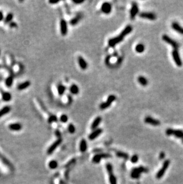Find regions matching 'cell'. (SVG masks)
Returning <instances> with one entry per match:
<instances>
[{
	"instance_id": "obj_1",
	"label": "cell",
	"mask_w": 183,
	"mask_h": 184,
	"mask_svg": "<svg viewBox=\"0 0 183 184\" xmlns=\"http://www.w3.org/2000/svg\"><path fill=\"white\" fill-rule=\"evenodd\" d=\"M133 31V27L130 25H128L125 28L123 29V31L121 32L120 35L116 36V37H114L113 38L110 39L108 41V45L110 47H114L115 45L121 42V41H123L124 38L129 35V33Z\"/></svg>"
},
{
	"instance_id": "obj_2",
	"label": "cell",
	"mask_w": 183,
	"mask_h": 184,
	"mask_svg": "<svg viewBox=\"0 0 183 184\" xmlns=\"http://www.w3.org/2000/svg\"><path fill=\"white\" fill-rule=\"evenodd\" d=\"M116 100V96L114 95H109V96L107 98V100L106 101L104 102V103H101L100 104V109L101 110H105L106 109H108L109 107L111 106V105L112 104V103Z\"/></svg>"
},
{
	"instance_id": "obj_3",
	"label": "cell",
	"mask_w": 183,
	"mask_h": 184,
	"mask_svg": "<svg viewBox=\"0 0 183 184\" xmlns=\"http://www.w3.org/2000/svg\"><path fill=\"white\" fill-rule=\"evenodd\" d=\"M170 164V161L169 160H166L163 163V166H162V168L159 171V172H158L157 174H156V178L157 179H161L162 176H163V175L165 173V171L168 168Z\"/></svg>"
},
{
	"instance_id": "obj_4",
	"label": "cell",
	"mask_w": 183,
	"mask_h": 184,
	"mask_svg": "<svg viewBox=\"0 0 183 184\" xmlns=\"http://www.w3.org/2000/svg\"><path fill=\"white\" fill-rule=\"evenodd\" d=\"M162 40L164 41L165 42H166L167 44L171 45L172 47L174 48V49H178V47H179V44H178V42L177 41H175V40L172 39V38L170 37L169 36H168L167 35H162Z\"/></svg>"
},
{
	"instance_id": "obj_5",
	"label": "cell",
	"mask_w": 183,
	"mask_h": 184,
	"mask_svg": "<svg viewBox=\"0 0 183 184\" xmlns=\"http://www.w3.org/2000/svg\"><path fill=\"white\" fill-rule=\"evenodd\" d=\"M172 57H173L174 60L175 64L179 67L182 66V65H183V62H182L181 59L180 58V56H179L178 49H174L172 52Z\"/></svg>"
},
{
	"instance_id": "obj_6",
	"label": "cell",
	"mask_w": 183,
	"mask_h": 184,
	"mask_svg": "<svg viewBox=\"0 0 183 184\" xmlns=\"http://www.w3.org/2000/svg\"><path fill=\"white\" fill-rule=\"evenodd\" d=\"M139 16L141 18L150 20H155L156 19V14L151 12H141L139 13Z\"/></svg>"
},
{
	"instance_id": "obj_7",
	"label": "cell",
	"mask_w": 183,
	"mask_h": 184,
	"mask_svg": "<svg viewBox=\"0 0 183 184\" xmlns=\"http://www.w3.org/2000/svg\"><path fill=\"white\" fill-rule=\"evenodd\" d=\"M60 31L62 36H66L68 32L67 23L64 19H61L60 21Z\"/></svg>"
},
{
	"instance_id": "obj_8",
	"label": "cell",
	"mask_w": 183,
	"mask_h": 184,
	"mask_svg": "<svg viewBox=\"0 0 183 184\" xmlns=\"http://www.w3.org/2000/svg\"><path fill=\"white\" fill-rule=\"evenodd\" d=\"M139 7L137 5V3H133L132 7L130 10V18L131 20H134L136 18V16L139 13Z\"/></svg>"
},
{
	"instance_id": "obj_9",
	"label": "cell",
	"mask_w": 183,
	"mask_h": 184,
	"mask_svg": "<svg viewBox=\"0 0 183 184\" xmlns=\"http://www.w3.org/2000/svg\"><path fill=\"white\" fill-rule=\"evenodd\" d=\"M145 122L155 126H159L161 125V122H160L159 120L154 119L150 116H147L145 118Z\"/></svg>"
},
{
	"instance_id": "obj_10",
	"label": "cell",
	"mask_w": 183,
	"mask_h": 184,
	"mask_svg": "<svg viewBox=\"0 0 183 184\" xmlns=\"http://www.w3.org/2000/svg\"><path fill=\"white\" fill-rule=\"evenodd\" d=\"M111 157V156L110 154H96V156H95L94 157H93L92 161H93V163H99L102 158H110Z\"/></svg>"
},
{
	"instance_id": "obj_11",
	"label": "cell",
	"mask_w": 183,
	"mask_h": 184,
	"mask_svg": "<svg viewBox=\"0 0 183 184\" xmlns=\"http://www.w3.org/2000/svg\"><path fill=\"white\" fill-rule=\"evenodd\" d=\"M61 142H62V140H61V138L58 139L57 141H55V142H54V143L52 144L50 147H49L48 149L47 150L48 154H51L55 151V149L57 148V147L61 144Z\"/></svg>"
},
{
	"instance_id": "obj_12",
	"label": "cell",
	"mask_w": 183,
	"mask_h": 184,
	"mask_svg": "<svg viewBox=\"0 0 183 184\" xmlns=\"http://www.w3.org/2000/svg\"><path fill=\"white\" fill-rule=\"evenodd\" d=\"M100 10L102 11L104 13L106 14H109L112 11V5L109 3H107V2H105L102 5L101 8H100Z\"/></svg>"
},
{
	"instance_id": "obj_13",
	"label": "cell",
	"mask_w": 183,
	"mask_h": 184,
	"mask_svg": "<svg viewBox=\"0 0 183 184\" xmlns=\"http://www.w3.org/2000/svg\"><path fill=\"white\" fill-rule=\"evenodd\" d=\"M102 132V129L100 128L96 129L92 133H91L89 136V139L90 140H93L99 136Z\"/></svg>"
},
{
	"instance_id": "obj_14",
	"label": "cell",
	"mask_w": 183,
	"mask_h": 184,
	"mask_svg": "<svg viewBox=\"0 0 183 184\" xmlns=\"http://www.w3.org/2000/svg\"><path fill=\"white\" fill-rule=\"evenodd\" d=\"M78 63L79 66L82 70H86L88 67V64L86 61L82 57L79 56L78 57Z\"/></svg>"
},
{
	"instance_id": "obj_15",
	"label": "cell",
	"mask_w": 183,
	"mask_h": 184,
	"mask_svg": "<svg viewBox=\"0 0 183 184\" xmlns=\"http://www.w3.org/2000/svg\"><path fill=\"white\" fill-rule=\"evenodd\" d=\"M171 27L176 32H178L181 35H183V27H181L177 22H174L172 23V25H171Z\"/></svg>"
},
{
	"instance_id": "obj_16",
	"label": "cell",
	"mask_w": 183,
	"mask_h": 184,
	"mask_svg": "<svg viewBox=\"0 0 183 184\" xmlns=\"http://www.w3.org/2000/svg\"><path fill=\"white\" fill-rule=\"evenodd\" d=\"M8 128L13 131H19L22 129V125L19 123H14L10 124L8 126Z\"/></svg>"
},
{
	"instance_id": "obj_17",
	"label": "cell",
	"mask_w": 183,
	"mask_h": 184,
	"mask_svg": "<svg viewBox=\"0 0 183 184\" xmlns=\"http://www.w3.org/2000/svg\"><path fill=\"white\" fill-rule=\"evenodd\" d=\"M0 160L2 161V162H3V163H4L5 165H6L7 166L10 170H12V171H13L14 167H13V166H12V164H11V163H10V162H9V161L7 159V158H5V157H4V156H3V155L1 154H0Z\"/></svg>"
},
{
	"instance_id": "obj_18",
	"label": "cell",
	"mask_w": 183,
	"mask_h": 184,
	"mask_svg": "<svg viewBox=\"0 0 183 184\" xmlns=\"http://www.w3.org/2000/svg\"><path fill=\"white\" fill-rule=\"evenodd\" d=\"M102 122V118L100 116H98L97 118H95L93 122H92V124L91 125V129L92 130L96 129L98 126L100 124V123Z\"/></svg>"
},
{
	"instance_id": "obj_19",
	"label": "cell",
	"mask_w": 183,
	"mask_h": 184,
	"mask_svg": "<svg viewBox=\"0 0 183 184\" xmlns=\"http://www.w3.org/2000/svg\"><path fill=\"white\" fill-rule=\"evenodd\" d=\"M31 85V82L29 80H26V81L24 82L21 83L20 84H19L17 87V89L19 91H22L23 89H26L28 87H29Z\"/></svg>"
},
{
	"instance_id": "obj_20",
	"label": "cell",
	"mask_w": 183,
	"mask_h": 184,
	"mask_svg": "<svg viewBox=\"0 0 183 184\" xmlns=\"http://www.w3.org/2000/svg\"><path fill=\"white\" fill-rule=\"evenodd\" d=\"M11 110V108L8 105H7V106L4 107L3 108H2L1 110H0V118L4 116V115L7 114Z\"/></svg>"
},
{
	"instance_id": "obj_21",
	"label": "cell",
	"mask_w": 183,
	"mask_h": 184,
	"mask_svg": "<svg viewBox=\"0 0 183 184\" xmlns=\"http://www.w3.org/2000/svg\"><path fill=\"white\" fill-rule=\"evenodd\" d=\"M137 81L143 87H146L148 84V80L145 77L143 76H140L137 78Z\"/></svg>"
},
{
	"instance_id": "obj_22",
	"label": "cell",
	"mask_w": 183,
	"mask_h": 184,
	"mask_svg": "<svg viewBox=\"0 0 183 184\" xmlns=\"http://www.w3.org/2000/svg\"><path fill=\"white\" fill-rule=\"evenodd\" d=\"M70 92L73 95H76L79 93V88L75 84H72L70 87Z\"/></svg>"
},
{
	"instance_id": "obj_23",
	"label": "cell",
	"mask_w": 183,
	"mask_h": 184,
	"mask_svg": "<svg viewBox=\"0 0 183 184\" xmlns=\"http://www.w3.org/2000/svg\"><path fill=\"white\" fill-rule=\"evenodd\" d=\"M11 98H12L11 94L10 92H3V94H2V99L4 101H10V100H11Z\"/></svg>"
},
{
	"instance_id": "obj_24",
	"label": "cell",
	"mask_w": 183,
	"mask_h": 184,
	"mask_svg": "<svg viewBox=\"0 0 183 184\" xmlns=\"http://www.w3.org/2000/svg\"><path fill=\"white\" fill-rule=\"evenodd\" d=\"M140 174H141V172L139 171V168H134L132 170L131 176L133 178L137 179V178H139L140 177Z\"/></svg>"
},
{
	"instance_id": "obj_25",
	"label": "cell",
	"mask_w": 183,
	"mask_h": 184,
	"mask_svg": "<svg viewBox=\"0 0 183 184\" xmlns=\"http://www.w3.org/2000/svg\"><path fill=\"white\" fill-rule=\"evenodd\" d=\"M81 19H82V16L80 14L77 15V16H75V18H74L70 20V25H72V26H75V25H76L79 22L80 20H81Z\"/></svg>"
},
{
	"instance_id": "obj_26",
	"label": "cell",
	"mask_w": 183,
	"mask_h": 184,
	"mask_svg": "<svg viewBox=\"0 0 183 184\" xmlns=\"http://www.w3.org/2000/svg\"><path fill=\"white\" fill-rule=\"evenodd\" d=\"M135 50L138 53H142L145 50V46L143 44H139L135 47Z\"/></svg>"
},
{
	"instance_id": "obj_27",
	"label": "cell",
	"mask_w": 183,
	"mask_h": 184,
	"mask_svg": "<svg viewBox=\"0 0 183 184\" xmlns=\"http://www.w3.org/2000/svg\"><path fill=\"white\" fill-rule=\"evenodd\" d=\"M87 147V142L85 140H82L80 141V149L82 153H84L86 151Z\"/></svg>"
},
{
	"instance_id": "obj_28",
	"label": "cell",
	"mask_w": 183,
	"mask_h": 184,
	"mask_svg": "<svg viewBox=\"0 0 183 184\" xmlns=\"http://www.w3.org/2000/svg\"><path fill=\"white\" fill-rule=\"evenodd\" d=\"M172 135H174L175 137L183 139V131L181 130H172Z\"/></svg>"
},
{
	"instance_id": "obj_29",
	"label": "cell",
	"mask_w": 183,
	"mask_h": 184,
	"mask_svg": "<svg viewBox=\"0 0 183 184\" xmlns=\"http://www.w3.org/2000/svg\"><path fill=\"white\" fill-rule=\"evenodd\" d=\"M66 90V88L64 85L62 84L58 85L57 87V91H58V93L59 95H62L65 93V91Z\"/></svg>"
},
{
	"instance_id": "obj_30",
	"label": "cell",
	"mask_w": 183,
	"mask_h": 184,
	"mask_svg": "<svg viewBox=\"0 0 183 184\" xmlns=\"http://www.w3.org/2000/svg\"><path fill=\"white\" fill-rule=\"evenodd\" d=\"M14 18V15L12 13H9L6 16V17L5 18V19H4V23L6 24L10 23L12 22V19Z\"/></svg>"
},
{
	"instance_id": "obj_31",
	"label": "cell",
	"mask_w": 183,
	"mask_h": 184,
	"mask_svg": "<svg viewBox=\"0 0 183 184\" xmlns=\"http://www.w3.org/2000/svg\"><path fill=\"white\" fill-rule=\"evenodd\" d=\"M12 83H13V77L12 76H10L8 77L5 80V85L7 87H11Z\"/></svg>"
},
{
	"instance_id": "obj_32",
	"label": "cell",
	"mask_w": 183,
	"mask_h": 184,
	"mask_svg": "<svg viewBox=\"0 0 183 184\" xmlns=\"http://www.w3.org/2000/svg\"><path fill=\"white\" fill-rule=\"evenodd\" d=\"M116 154L118 157L123 158L125 160L128 159V158H129V156L128 154L125 153H124V152H121V151H118V152L116 153Z\"/></svg>"
},
{
	"instance_id": "obj_33",
	"label": "cell",
	"mask_w": 183,
	"mask_h": 184,
	"mask_svg": "<svg viewBox=\"0 0 183 184\" xmlns=\"http://www.w3.org/2000/svg\"><path fill=\"white\" fill-rule=\"evenodd\" d=\"M58 166V163L57 162V161L55 160H51V162L49 163V167L51 169H56Z\"/></svg>"
},
{
	"instance_id": "obj_34",
	"label": "cell",
	"mask_w": 183,
	"mask_h": 184,
	"mask_svg": "<svg viewBox=\"0 0 183 184\" xmlns=\"http://www.w3.org/2000/svg\"><path fill=\"white\" fill-rule=\"evenodd\" d=\"M109 182L110 184H116V179L114 174L109 175Z\"/></svg>"
},
{
	"instance_id": "obj_35",
	"label": "cell",
	"mask_w": 183,
	"mask_h": 184,
	"mask_svg": "<svg viewBox=\"0 0 183 184\" xmlns=\"http://www.w3.org/2000/svg\"><path fill=\"white\" fill-rule=\"evenodd\" d=\"M106 169H107V171H108V174H109V175L113 174V168H112V166L111 164H109V163H108V164H106Z\"/></svg>"
},
{
	"instance_id": "obj_36",
	"label": "cell",
	"mask_w": 183,
	"mask_h": 184,
	"mask_svg": "<svg viewBox=\"0 0 183 184\" xmlns=\"http://www.w3.org/2000/svg\"><path fill=\"white\" fill-rule=\"evenodd\" d=\"M58 119H57V116H55V115H51L50 116V118L48 119V122L50 123H51L52 122H55L57 121Z\"/></svg>"
},
{
	"instance_id": "obj_37",
	"label": "cell",
	"mask_w": 183,
	"mask_h": 184,
	"mask_svg": "<svg viewBox=\"0 0 183 184\" xmlns=\"http://www.w3.org/2000/svg\"><path fill=\"white\" fill-rule=\"evenodd\" d=\"M68 132H69L70 133H74V132H75V126H74L72 123H70L68 126Z\"/></svg>"
},
{
	"instance_id": "obj_38",
	"label": "cell",
	"mask_w": 183,
	"mask_h": 184,
	"mask_svg": "<svg viewBox=\"0 0 183 184\" xmlns=\"http://www.w3.org/2000/svg\"><path fill=\"white\" fill-rule=\"evenodd\" d=\"M68 118L66 114H62L60 117V121L62 123H66L68 121Z\"/></svg>"
},
{
	"instance_id": "obj_39",
	"label": "cell",
	"mask_w": 183,
	"mask_h": 184,
	"mask_svg": "<svg viewBox=\"0 0 183 184\" xmlns=\"http://www.w3.org/2000/svg\"><path fill=\"white\" fill-rule=\"evenodd\" d=\"M138 160H139V157H138V156H137V155H136V154L133 155V156L131 157V162H132L133 163H136Z\"/></svg>"
},
{
	"instance_id": "obj_40",
	"label": "cell",
	"mask_w": 183,
	"mask_h": 184,
	"mask_svg": "<svg viewBox=\"0 0 183 184\" xmlns=\"http://www.w3.org/2000/svg\"><path fill=\"white\" fill-rule=\"evenodd\" d=\"M9 26H10V27H12V28H13V27H16L17 26V23H16V22H11V23H9Z\"/></svg>"
},
{
	"instance_id": "obj_41",
	"label": "cell",
	"mask_w": 183,
	"mask_h": 184,
	"mask_svg": "<svg viewBox=\"0 0 183 184\" xmlns=\"http://www.w3.org/2000/svg\"><path fill=\"white\" fill-rule=\"evenodd\" d=\"M4 13L2 11H0V22H1L2 20H4Z\"/></svg>"
},
{
	"instance_id": "obj_42",
	"label": "cell",
	"mask_w": 183,
	"mask_h": 184,
	"mask_svg": "<svg viewBox=\"0 0 183 184\" xmlns=\"http://www.w3.org/2000/svg\"><path fill=\"white\" fill-rule=\"evenodd\" d=\"M165 154L163 152H161L159 154V159L160 160H163V158H165Z\"/></svg>"
},
{
	"instance_id": "obj_43",
	"label": "cell",
	"mask_w": 183,
	"mask_h": 184,
	"mask_svg": "<svg viewBox=\"0 0 183 184\" xmlns=\"http://www.w3.org/2000/svg\"><path fill=\"white\" fill-rule=\"evenodd\" d=\"M55 135L58 138V139L61 138V133L58 130H57L55 131Z\"/></svg>"
},
{
	"instance_id": "obj_44",
	"label": "cell",
	"mask_w": 183,
	"mask_h": 184,
	"mask_svg": "<svg viewBox=\"0 0 183 184\" xmlns=\"http://www.w3.org/2000/svg\"><path fill=\"white\" fill-rule=\"evenodd\" d=\"M73 3H74L75 4H81V3H83L84 2V1H75V0H73Z\"/></svg>"
},
{
	"instance_id": "obj_45",
	"label": "cell",
	"mask_w": 183,
	"mask_h": 184,
	"mask_svg": "<svg viewBox=\"0 0 183 184\" xmlns=\"http://www.w3.org/2000/svg\"><path fill=\"white\" fill-rule=\"evenodd\" d=\"M59 2V1H49V3H50V4H57V3H58Z\"/></svg>"
},
{
	"instance_id": "obj_46",
	"label": "cell",
	"mask_w": 183,
	"mask_h": 184,
	"mask_svg": "<svg viewBox=\"0 0 183 184\" xmlns=\"http://www.w3.org/2000/svg\"><path fill=\"white\" fill-rule=\"evenodd\" d=\"M182 141H183V139H182Z\"/></svg>"
},
{
	"instance_id": "obj_47",
	"label": "cell",
	"mask_w": 183,
	"mask_h": 184,
	"mask_svg": "<svg viewBox=\"0 0 183 184\" xmlns=\"http://www.w3.org/2000/svg\"><path fill=\"white\" fill-rule=\"evenodd\" d=\"M0 54H1V50H0Z\"/></svg>"
}]
</instances>
